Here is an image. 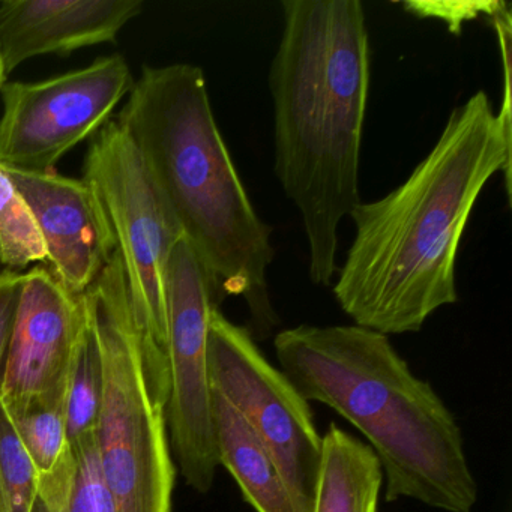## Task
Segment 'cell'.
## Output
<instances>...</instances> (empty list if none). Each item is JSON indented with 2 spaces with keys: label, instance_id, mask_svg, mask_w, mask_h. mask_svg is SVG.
Listing matches in <instances>:
<instances>
[{
  "label": "cell",
  "instance_id": "cell-3",
  "mask_svg": "<svg viewBox=\"0 0 512 512\" xmlns=\"http://www.w3.org/2000/svg\"><path fill=\"white\" fill-rule=\"evenodd\" d=\"M274 347L280 370L308 403L331 407L370 442L388 502L473 511L478 484L460 425L388 335L358 325H299L277 334Z\"/></svg>",
  "mask_w": 512,
  "mask_h": 512
},
{
  "label": "cell",
  "instance_id": "cell-19",
  "mask_svg": "<svg viewBox=\"0 0 512 512\" xmlns=\"http://www.w3.org/2000/svg\"><path fill=\"white\" fill-rule=\"evenodd\" d=\"M79 461L76 493L68 512H113L109 493L101 478L97 458V439L74 449ZM35 512H47L38 503Z\"/></svg>",
  "mask_w": 512,
  "mask_h": 512
},
{
  "label": "cell",
  "instance_id": "cell-18",
  "mask_svg": "<svg viewBox=\"0 0 512 512\" xmlns=\"http://www.w3.org/2000/svg\"><path fill=\"white\" fill-rule=\"evenodd\" d=\"M100 398V358L89 322L88 335L74 368L67 400V430L74 449L97 437Z\"/></svg>",
  "mask_w": 512,
  "mask_h": 512
},
{
  "label": "cell",
  "instance_id": "cell-9",
  "mask_svg": "<svg viewBox=\"0 0 512 512\" xmlns=\"http://www.w3.org/2000/svg\"><path fill=\"white\" fill-rule=\"evenodd\" d=\"M134 80L127 59L115 53L40 82L5 83L0 91V167L52 172L68 152L112 121Z\"/></svg>",
  "mask_w": 512,
  "mask_h": 512
},
{
  "label": "cell",
  "instance_id": "cell-5",
  "mask_svg": "<svg viewBox=\"0 0 512 512\" xmlns=\"http://www.w3.org/2000/svg\"><path fill=\"white\" fill-rule=\"evenodd\" d=\"M85 299L100 358L98 467L113 512H172L176 466L167 433V392L149 371L116 254Z\"/></svg>",
  "mask_w": 512,
  "mask_h": 512
},
{
  "label": "cell",
  "instance_id": "cell-8",
  "mask_svg": "<svg viewBox=\"0 0 512 512\" xmlns=\"http://www.w3.org/2000/svg\"><path fill=\"white\" fill-rule=\"evenodd\" d=\"M220 302L199 257L182 238L166 280V421L176 469L197 493L214 487L218 464L212 427L208 334Z\"/></svg>",
  "mask_w": 512,
  "mask_h": 512
},
{
  "label": "cell",
  "instance_id": "cell-11",
  "mask_svg": "<svg viewBox=\"0 0 512 512\" xmlns=\"http://www.w3.org/2000/svg\"><path fill=\"white\" fill-rule=\"evenodd\" d=\"M31 208L46 247V265L74 295L98 280L115 254L103 211L83 179L5 169Z\"/></svg>",
  "mask_w": 512,
  "mask_h": 512
},
{
  "label": "cell",
  "instance_id": "cell-15",
  "mask_svg": "<svg viewBox=\"0 0 512 512\" xmlns=\"http://www.w3.org/2000/svg\"><path fill=\"white\" fill-rule=\"evenodd\" d=\"M47 512H68L79 478V461L67 430V403L31 410L16 419Z\"/></svg>",
  "mask_w": 512,
  "mask_h": 512
},
{
  "label": "cell",
  "instance_id": "cell-2",
  "mask_svg": "<svg viewBox=\"0 0 512 512\" xmlns=\"http://www.w3.org/2000/svg\"><path fill=\"white\" fill-rule=\"evenodd\" d=\"M281 10L283 34L269 70L274 172L301 214L310 280L329 286L338 272V227L362 203L367 16L361 0H283Z\"/></svg>",
  "mask_w": 512,
  "mask_h": 512
},
{
  "label": "cell",
  "instance_id": "cell-10",
  "mask_svg": "<svg viewBox=\"0 0 512 512\" xmlns=\"http://www.w3.org/2000/svg\"><path fill=\"white\" fill-rule=\"evenodd\" d=\"M88 329L85 293H71L47 266L25 272L0 374V397L14 419L67 403Z\"/></svg>",
  "mask_w": 512,
  "mask_h": 512
},
{
  "label": "cell",
  "instance_id": "cell-22",
  "mask_svg": "<svg viewBox=\"0 0 512 512\" xmlns=\"http://www.w3.org/2000/svg\"><path fill=\"white\" fill-rule=\"evenodd\" d=\"M7 67H5L4 56H2V52H0V91L4 88L5 83H7Z\"/></svg>",
  "mask_w": 512,
  "mask_h": 512
},
{
  "label": "cell",
  "instance_id": "cell-1",
  "mask_svg": "<svg viewBox=\"0 0 512 512\" xmlns=\"http://www.w3.org/2000/svg\"><path fill=\"white\" fill-rule=\"evenodd\" d=\"M511 128L484 91L455 107L430 154L376 202L352 212L355 236L332 286L355 325L385 335L421 331L458 299V247L487 182L505 175L511 197Z\"/></svg>",
  "mask_w": 512,
  "mask_h": 512
},
{
  "label": "cell",
  "instance_id": "cell-12",
  "mask_svg": "<svg viewBox=\"0 0 512 512\" xmlns=\"http://www.w3.org/2000/svg\"><path fill=\"white\" fill-rule=\"evenodd\" d=\"M143 7L142 0H4L0 52L7 73L38 56L115 43Z\"/></svg>",
  "mask_w": 512,
  "mask_h": 512
},
{
  "label": "cell",
  "instance_id": "cell-14",
  "mask_svg": "<svg viewBox=\"0 0 512 512\" xmlns=\"http://www.w3.org/2000/svg\"><path fill=\"white\" fill-rule=\"evenodd\" d=\"M383 472L370 446L329 425L311 512H377Z\"/></svg>",
  "mask_w": 512,
  "mask_h": 512
},
{
  "label": "cell",
  "instance_id": "cell-4",
  "mask_svg": "<svg viewBox=\"0 0 512 512\" xmlns=\"http://www.w3.org/2000/svg\"><path fill=\"white\" fill-rule=\"evenodd\" d=\"M115 119L142 154L217 301L241 296L260 326H274L268 292L272 227L242 185L202 68L143 65Z\"/></svg>",
  "mask_w": 512,
  "mask_h": 512
},
{
  "label": "cell",
  "instance_id": "cell-21",
  "mask_svg": "<svg viewBox=\"0 0 512 512\" xmlns=\"http://www.w3.org/2000/svg\"><path fill=\"white\" fill-rule=\"evenodd\" d=\"M25 274L0 271V374L4 368Z\"/></svg>",
  "mask_w": 512,
  "mask_h": 512
},
{
  "label": "cell",
  "instance_id": "cell-6",
  "mask_svg": "<svg viewBox=\"0 0 512 512\" xmlns=\"http://www.w3.org/2000/svg\"><path fill=\"white\" fill-rule=\"evenodd\" d=\"M82 179L103 211L145 346L166 361L167 269L181 226L115 118L89 142Z\"/></svg>",
  "mask_w": 512,
  "mask_h": 512
},
{
  "label": "cell",
  "instance_id": "cell-16",
  "mask_svg": "<svg viewBox=\"0 0 512 512\" xmlns=\"http://www.w3.org/2000/svg\"><path fill=\"white\" fill-rule=\"evenodd\" d=\"M47 254L40 229L19 188L0 167V268L25 274Z\"/></svg>",
  "mask_w": 512,
  "mask_h": 512
},
{
  "label": "cell",
  "instance_id": "cell-13",
  "mask_svg": "<svg viewBox=\"0 0 512 512\" xmlns=\"http://www.w3.org/2000/svg\"><path fill=\"white\" fill-rule=\"evenodd\" d=\"M212 427L218 464L226 467L257 512H307L284 481L265 443L244 418L211 391Z\"/></svg>",
  "mask_w": 512,
  "mask_h": 512
},
{
  "label": "cell",
  "instance_id": "cell-17",
  "mask_svg": "<svg viewBox=\"0 0 512 512\" xmlns=\"http://www.w3.org/2000/svg\"><path fill=\"white\" fill-rule=\"evenodd\" d=\"M37 482L19 425L0 397V512H35Z\"/></svg>",
  "mask_w": 512,
  "mask_h": 512
},
{
  "label": "cell",
  "instance_id": "cell-20",
  "mask_svg": "<svg viewBox=\"0 0 512 512\" xmlns=\"http://www.w3.org/2000/svg\"><path fill=\"white\" fill-rule=\"evenodd\" d=\"M503 2H404L403 8H406L410 14L418 17H433V19L442 20L448 25L449 32L460 34L461 25L469 20L481 16H493Z\"/></svg>",
  "mask_w": 512,
  "mask_h": 512
},
{
  "label": "cell",
  "instance_id": "cell-7",
  "mask_svg": "<svg viewBox=\"0 0 512 512\" xmlns=\"http://www.w3.org/2000/svg\"><path fill=\"white\" fill-rule=\"evenodd\" d=\"M208 374L218 392L265 443L293 496L313 509L322 436L310 403L260 352L247 329L212 311L208 334Z\"/></svg>",
  "mask_w": 512,
  "mask_h": 512
}]
</instances>
